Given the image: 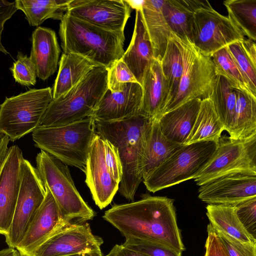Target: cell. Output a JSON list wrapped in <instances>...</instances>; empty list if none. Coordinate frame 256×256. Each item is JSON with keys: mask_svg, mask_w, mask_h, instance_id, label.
<instances>
[{"mask_svg": "<svg viewBox=\"0 0 256 256\" xmlns=\"http://www.w3.org/2000/svg\"><path fill=\"white\" fill-rule=\"evenodd\" d=\"M102 218L125 238L158 244L180 254L185 250L172 199L144 194L138 201L113 205Z\"/></svg>", "mask_w": 256, "mask_h": 256, "instance_id": "cell-1", "label": "cell"}, {"mask_svg": "<svg viewBox=\"0 0 256 256\" xmlns=\"http://www.w3.org/2000/svg\"><path fill=\"white\" fill-rule=\"evenodd\" d=\"M150 120L140 114L114 122L94 120L95 132L118 150L122 170L118 191L128 200L133 201L143 180L142 156Z\"/></svg>", "mask_w": 256, "mask_h": 256, "instance_id": "cell-2", "label": "cell"}, {"mask_svg": "<svg viewBox=\"0 0 256 256\" xmlns=\"http://www.w3.org/2000/svg\"><path fill=\"white\" fill-rule=\"evenodd\" d=\"M59 34L64 53L81 56L108 70L124 52V32L102 28L66 13L60 20Z\"/></svg>", "mask_w": 256, "mask_h": 256, "instance_id": "cell-3", "label": "cell"}, {"mask_svg": "<svg viewBox=\"0 0 256 256\" xmlns=\"http://www.w3.org/2000/svg\"><path fill=\"white\" fill-rule=\"evenodd\" d=\"M108 73L106 68L96 66L67 93L53 99L40 126H61L90 116L108 90Z\"/></svg>", "mask_w": 256, "mask_h": 256, "instance_id": "cell-4", "label": "cell"}, {"mask_svg": "<svg viewBox=\"0 0 256 256\" xmlns=\"http://www.w3.org/2000/svg\"><path fill=\"white\" fill-rule=\"evenodd\" d=\"M95 134L94 120L87 117L61 126H40L32 132V138L36 147L84 172Z\"/></svg>", "mask_w": 256, "mask_h": 256, "instance_id": "cell-5", "label": "cell"}, {"mask_svg": "<svg viewBox=\"0 0 256 256\" xmlns=\"http://www.w3.org/2000/svg\"><path fill=\"white\" fill-rule=\"evenodd\" d=\"M36 160L40 178L50 192L65 220L83 222L95 216V212L76 188L66 164L42 150L38 154Z\"/></svg>", "mask_w": 256, "mask_h": 256, "instance_id": "cell-6", "label": "cell"}, {"mask_svg": "<svg viewBox=\"0 0 256 256\" xmlns=\"http://www.w3.org/2000/svg\"><path fill=\"white\" fill-rule=\"evenodd\" d=\"M218 142L203 141L182 145L143 180L147 190L155 192L194 179L212 159Z\"/></svg>", "mask_w": 256, "mask_h": 256, "instance_id": "cell-7", "label": "cell"}, {"mask_svg": "<svg viewBox=\"0 0 256 256\" xmlns=\"http://www.w3.org/2000/svg\"><path fill=\"white\" fill-rule=\"evenodd\" d=\"M53 100L50 87L31 89L10 98L0 106V133L14 142L32 132Z\"/></svg>", "mask_w": 256, "mask_h": 256, "instance_id": "cell-8", "label": "cell"}, {"mask_svg": "<svg viewBox=\"0 0 256 256\" xmlns=\"http://www.w3.org/2000/svg\"><path fill=\"white\" fill-rule=\"evenodd\" d=\"M170 35L180 48L183 72L176 94L163 114L189 100L210 97L218 76L211 57L200 53L189 40Z\"/></svg>", "mask_w": 256, "mask_h": 256, "instance_id": "cell-9", "label": "cell"}, {"mask_svg": "<svg viewBox=\"0 0 256 256\" xmlns=\"http://www.w3.org/2000/svg\"><path fill=\"white\" fill-rule=\"evenodd\" d=\"M238 173L256 174V135L243 140L220 136L212 159L194 179L200 186Z\"/></svg>", "mask_w": 256, "mask_h": 256, "instance_id": "cell-10", "label": "cell"}, {"mask_svg": "<svg viewBox=\"0 0 256 256\" xmlns=\"http://www.w3.org/2000/svg\"><path fill=\"white\" fill-rule=\"evenodd\" d=\"M244 38L230 18L216 11L210 4L193 14L190 41L204 56L211 57L218 50Z\"/></svg>", "mask_w": 256, "mask_h": 256, "instance_id": "cell-11", "label": "cell"}, {"mask_svg": "<svg viewBox=\"0 0 256 256\" xmlns=\"http://www.w3.org/2000/svg\"><path fill=\"white\" fill-rule=\"evenodd\" d=\"M20 175L14 216L8 232L5 236L9 248H15L24 238L46 193L37 169L24 158L21 160Z\"/></svg>", "mask_w": 256, "mask_h": 256, "instance_id": "cell-12", "label": "cell"}, {"mask_svg": "<svg viewBox=\"0 0 256 256\" xmlns=\"http://www.w3.org/2000/svg\"><path fill=\"white\" fill-rule=\"evenodd\" d=\"M102 239L88 222H69L43 242L33 256H69L102 251Z\"/></svg>", "mask_w": 256, "mask_h": 256, "instance_id": "cell-13", "label": "cell"}, {"mask_svg": "<svg viewBox=\"0 0 256 256\" xmlns=\"http://www.w3.org/2000/svg\"><path fill=\"white\" fill-rule=\"evenodd\" d=\"M131 9L125 0H70L66 13L102 28L124 32Z\"/></svg>", "mask_w": 256, "mask_h": 256, "instance_id": "cell-14", "label": "cell"}, {"mask_svg": "<svg viewBox=\"0 0 256 256\" xmlns=\"http://www.w3.org/2000/svg\"><path fill=\"white\" fill-rule=\"evenodd\" d=\"M104 142V138L96 133L88 149L84 172L85 182L100 210L110 204L119 187L106 164Z\"/></svg>", "mask_w": 256, "mask_h": 256, "instance_id": "cell-15", "label": "cell"}, {"mask_svg": "<svg viewBox=\"0 0 256 256\" xmlns=\"http://www.w3.org/2000/svg\"><path fill=\"white\" fill-rule=\"evenodd\" d=\"M198 198L208 204L235 205L256 197V174H234L200 186Z\"/></svg>", "mask_w": 256, "mask_h": 256, "instance_id": "cell-16", "label": "cell"}, {"mask_svg": "<svg viewBox=\"0 0 256 256\" xmlns=\"http://www.w3.org/2000/svg\"><path fill=\"white\" fill-rule=\"evenodd\" d=\"M45 188L44 202L22 240L16 248L21 256H33L35 250L43 242L69 223L62 216L50 192L46 188Z\"/></svg>", "mask_w": 256, "mask_h": 256, "instance_id": "cell-17", "label": "cell"}, {"mask_svg": "<svg viewBox=\"0 0 256 256\" xmlns=\"http://www.w3.org/2000/svg\"><path fill=\"white\" fill-rule=\"evenodd\" d=\"M23 155L17 145L8 148L0 166V234L10 230L20 184V163Z\"/></svg>", "mask_w": 256, "mask_h": 256, "instance_id": "cell-18", "label": "cell"}, {"mask_svg": "<svg viewBox=\"0 0 256 256\" xmlns=\"http://www.w3.org/2000/svg\"><path fill=\"white\" fill-rule=\"evenodd\" d=\"M142 87L138 82L127 84L120 92L108 88L90 116L94 120L114 122L138 115Z\"/></svg>", "mask_w": 256, "mask_h": 256, "instance_id": "cell-19", "label": "cell"}, {"mask_svg": "<svg viewBox=\"0 0 256 256\" xmlns=\"http://www.w3.org/2000/svg\"><path fill=\"white\" fill-rule=\"evenodd\" d=\"M142 100L139 114L152 120L162 115L168 102V88L160 60H153L142 84Z\"/></svg>", "mask_w": 256, "mask_h": 256, "instance_id": "cell-20", "label": "cell"}, {"mask_svg": "<svg viewBox=\"0 0 256 256\" xmlns=\"http://www.w3.org/2000/svg\"><path fill=\"white\" fill-rule=\"evenodd\" d=\"M30 58L34 66L36 76L46 80L56 70L60 50L54 31L38 26L32 35Z\"/></svg>", "mask_w": 256, "mask_h": 256, "instance_id": "cell-21", "label": "cell"}, {"mask_svg": "<svg viewBox=\"0 0 256 256\" xmlns=\"http://www.w3.org/2000/svg\"><path fill=\"white\" fill-rule=\"evenodd\" d=\"M154 50L141 10H136L132 38L121 59L142 86L144 74L154 59Z\"/></svg>", "mask_w": 256, "mask_h": 256, "instance_id": "cell-22", "label": "cell"}, {"mask_svg": "<svg viewBox=\"0 0 256 256\" xmlns=\"http://www.w3.org/2000/svg\"><path fill=\"white\" fill-rule=\"evenodd\" d=\"M201 100H189L163 114L158 120L162 134L170 140L184 144L194 126Z\"/></svg>", "mask_w": 256, "mask_h": 256, "instance_id": "cell-23", "label": "cell"}, {"mask_svg": "<svg viewBox=\"0 0 256 256\" xmlns=\"http://www.w3.org/2000/svg\"><path fill=\"white\" fill-rule=\"evenodd\" d=\"M184 144L168 140L156 120H150L146 132L142 156V178L145 179Z\"/></svg>", "mask_w": 256, "mask_h": 256, "instance_id": "cell-24", "label": "cell"}, {"mask_svg": "<svg viewBox=\"0 0 256 256\" xmlns=\"http://www.w3.org/2000/svg\"><path fill=\"white\" fill-rule=\"evenodd\" d=\"M164 0H144L141 10L154 58L161 60L172 33L162 12Z\"/></svg>", "mask_w": 256, "mask_h": 256, "instance_id": "cell-25", "label": "cell"}, {"mask_svg": "<svg viewBox=\"0 0 256 256\" xmlns=\"http://www.w3.org/2000/svg\"><path fill=\"white\" fill-rule=\"evenodd\" d=\"M97 66L87 58L74 54L63 53L52 90L53 99L65 94Z\"/></svg>", "mask_w": 256, "mask_h": 256, "instance_id": "cell-26", "label": "cell"}, {"mask_svg": "<svg viewBox=\"0 0 256 256\" xmlns=\"http://www.w3.org/2000/svg\"><path fill=\"white\" fill-rule=\"evenodd\" d=\"M209 4L208 0H164L162 12L171 32L180 38L190 40L194 13Z\"/></svg>", "mask_w": 256, "mask_h": 256, "instance_id": "cell-27", "label": "cell"}, {"mask_svg": "<svg viewBox=\"0 0 256 256\" xmlns=\"http://www.w3.org/2000/svg\"><path fill=\"white\" fill-rule=\"evenodd\" d=\"M236 102L232 128L229 137L243 140L256 135V96L236 90Z\"/></svg>", "mask_w": 256, "mask_h": 256, "instance_id": "cell-28", "label": "cell"}, {"mask_svg": "<svg viewBox=\"0 0 256 256\" xmlns=\"http://www.w3.org/2000/svg\"><path fill=\"white\" fill-rule=\"evenodd\" d=\"M206 210L210 224L215 230L244 243L256 244V239L248 233L239 220L234 206L208 204Z\"/></svg>", "mask_w": 256, "mask_h": 256, "instance_id": "cell-29", "label": "cell"}, {"mask_svg": "<svg viewBox=\"0 0 256 256\" xmlns=\"http://www.w3.org/2000/svg\"><path fill=\"white\" fill-rule=\"evenodd\" d=\"M224 130L210 96L201 100L194 126L184 145L203 141L218 142Z\"/></svg>", "mask_w": 256, "mask_h": 256, "instance_id": "cell-30", "label": "cell"}, {"mask_svg": "<svg viewBox=\"0 0 256 256\" xmlns=\"http://www.w3.org/2000/svg\"><path fill=\"white\" fill-rule=\"evenodd\" d=\"M70 0H16L15 6L25 14L30 26H38L48 18L61 20Z\"/></svg>", "mask_w": 256, "mask_h": 256, "instance_id": "cell-31", "label": "cell"}, {"mask_svg": "<svg viewBox=\"0 0 256 256\" xmlns=\"http://www.w3.org/2000/svg\"><path fill=\"white\" fill-rule=\"evenodd\" d=\"M216 113L224 130L230 134L236 102V89L222 76L218 75L210 96Z\"/></svg>", "mask_w": 256, "mask_h": 256, "instance_id": "cell-32", "label": "cell"}, {"mask_svg": "<svg viewBox=\"0 0 256 256\" xmlns=\"http://www.w3.org/2000/svg\"><path fill=\"white\" fill-rule=\"evenodd\" d=\"M160 62L162 72L168 88V102L166 108L176 94L183 72L180 48L171 35Z\"/></svg>", "mask_w": 256, "mask_h": 256, "instance_id": "cell-33", "label": "cell"}, {"mask_svg": "<svg viewBox=\"0 0 256 256\" xmlns=\"http://www.w3.org/2000/svg\"><path fill=\"white\" fill-rule=\"evenodd\" d=\"M228 18L244 34L256 40V0H228L224 2Z\"/></svg>", "mask_w": 256, "mask_h": 256, "instance_id": "cell-34", "label": "cell"}, {"mask_svg": "<svg viewBox=\"0 0 256 256\" xmlns=\"http://www.w3.org/2000/svg\"><path fill=\"white\" fill-rule=\"evenodd\" d=\"M211 58L218 75L224 77L234 89L253 94L226 46L216 52Z\"/></svg>", "mask_w": 256, "mask_h": 256, "instance_id": "cell-35", "label": "cell"}, {"mask_svg": "<svg viewBox=\"0 0 256 256\" xmlns=\"http://www.w3.org/2000/svg\"><path fill=\"white\" fill-rule=\"evenodd\" d=\"M242 41L234 42L226 47L240 69L249 89L256 96V63L247 54Z\"/></svg>", "mask_w": 256, "mask_h": 256, "instance_id": "cell-36", "label": "cell"}, {"mask_svg": "<svg viewBox=\"0 0 256 256\" xmlns=\"http://www.w3.org/2000/svg\"><path fill=\"white\" fill-rule=\"evenodd\" d=\"M15 81L25 86H34L36 82V73L30 57L18 52L16 60L10 68Z\"/></svg>", "mask_w": 256, "mask_h": 256, "instance_id": "cell-37", "label": "cell"}, {"mask_svg": "<svg viewBox=\"0 0 256 256\" xmlns=\"http://www.w3.org/2000/svg\"><path fill=\"white\" fill-rule=\"evenodd\" d=\"M108 70V88L112 92L120 91L128 83L138 82L121 58L115 62Z\"/></svg>", "mask_w": 256, "mask_h": 256, "instance_id": "cell-38", "label": "cell"}, {"mask_svg": "<svg viewBox=\"0 0 256 256\" xmlns=\"http://www.w3.org/2000/svg\"><path fill=\"white\" fill-rule=\"evenodd\" d=\"M234 206L236 214L244 228L256 239V197Z\"/></svg>", "mask_w": 256, "mask_h": 256, "instance_id": "cell-39", "label": "cell"}, {"mask_svg": "<svg viewBox=\"0 0 256 256\" xmlns=\"http://www.w3.org/2000/svg\"><path fill=\"white\" fill-rule=\"evenodd\" d=\"M122 245L148 256H182V254L167 248L132 237H126L125 242Z\"/></svg>", "mask_w": 256, "mask_h": 256, "instance_id": "cell-40", "label": "cell"}, {"mask_svg": "<svg viewBox=\"0 0 256 256\" xmlns=\"http://www.w3.org/2000/svg\"><path fill=\"white\" fill-rule=\"evenodd\" d=\"M215 230L229 256H256V244L244 243L224 232Z\"/></svg>", "mask_w": 256, "mask_h": 256, "instance_id": "cell-41", "label": "cell"}, {"mask_svg": "<svg viewBox=\"0 0 256 256\" xmlns=\"http://www.w3.org/2000/svg\"><path fill=\"white\" fill-rule=\"evenodd\" d=\"M104 139L106 164L113 178L120 184L122 178V170L118 150L110 141L104 138Z\"/></svg>", "mask_w": 256, "mask_h": 256, "instance_id": "cell-42", "label": "cell"}, {"mask_svg": "<svg viewBox=\"0 0 256 256\" xmlns=\"http://www.w3.org/2000/svg\"><path fill=\"white\" fill-rule=\"evenodd\" d=\"M207 232L204 256H229L220 238L210 224L207 226Z\"/></svg>", "mask_w": 256, "mask_h": 256, "instance_id": "cell-43", "label": "cell"}, {"mask_svg": "<svg viewBox=\"0 0 256 256\" xmlns=\"http://www.w3.org/2000/svg\"><path fill=\"white\" fill-rule=\"evenodd\" d=\"M18 10L15 2L0 0V52L6 54L8 52L6 50L2 42V32L6 22Z\"/></svg>", "mask_w": 256, "mask_h": 256, "instance_id": "cell-44", "label": "cell"}, {"mask_svg": "<svg viewBox=\"0 0 256 256\" xmlns=\"http://www.w3.org/2000/svg\"><path fill=\"white\" fill-rule=\"evenodd\" d=\"M106 256H148L142 253L126 248L122 244H116Z\"/></svg>", "mask_w": 256, "mask_h": 256, "instance_id": "cell-45", "label": "cell"}, {"mask_svg": "<svg viewBox=\"0 0 256 256\" xmlns=\"http://www.w3.org/2000/svg\"><path fill=\"white\" fill-rule=\"evenodd\" d=\"M243 47L251 60L256 63V42L244 38L242 41Z\"/></svg>", "mask_w": 256, "mask_h": 256, "instance_id": "cell-46", "label": "cell"}, {"mask_svg": "<svg viewBox=\"0 0 256 256\" xmlns=\"http://www.w3.org/2000/svg\"><path fill=\"white\" fill-rule=\"evenodd\" d=\"M9 138L4 134L0 133V165L7 154L8 148Z\"/></svg>", "mask_w": 256, "mask_h": 256, "instance_id": "cell-47", "label": "cell"}, {"mask_svg": "<svg viewBox=\"0 0 256 256\" xmlns=\"http://www.w3.org/2000/svg\"><path fill=\"white\" fill-rule=\"evenodd\" d=\"M0 256H21V255L16 248H9L0 250Z\"/></svg>", "mask_w": 256, "mask_h": 256, "instance_id": "cell-48", "label": "cell"}, {"mask_svg": "<svg viewBox=\"0 0 256 256\" xmlns=\"http://www.w3.org/2000/svg\"><path fill=\"white\" fill-rule=\"evenodd\" d=\"M126 3L128 4L131 8L135 9L136 10H141L144 2V0H125Z\"/></svg>", "mask_w": 256, "mask_h": 256, "instance_id": "cell-49", "label": "cell"}, {"mask_svg": "<svg viewBox=\"0 0 256 256\" xmlns=\"http://www.w3.org/2000/svg\"><path fill=\"white\" fill-rule=\"evenodd\" d=\"M69 256H104L102 252H93L83 254H76Z\"/></svg>", "mask_w": 256, "mask_h": 256, "instance_id": "cell-50", "label": "cell"}, {"mask_svg": "<svg viewBox=\"0 0 256 256\" xmlns=\"http://www.w3.org/2000/svg\"><path fill=\"white\" fill-rule=\"evenodd\" d=\"M0 165H1V164H0Z\"/></svg>", "mask_w": 256, "mask_h": 256, "instance_id": "cell-51", "label": "cell"}]
</instances>
